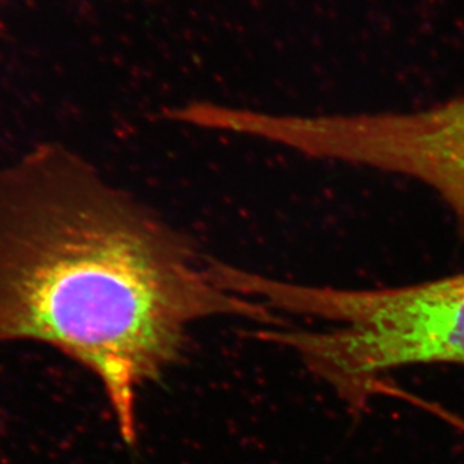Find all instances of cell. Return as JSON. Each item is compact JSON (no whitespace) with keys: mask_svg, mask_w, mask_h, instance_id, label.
<instances>
[{"mask_svg":"<svg viewBox=\"0 0 464 464\" xmlns=\"http://www.w3.org/2000/svg\"><path fill=\"white\" fill-rule=\"evenodd\" d=\"M212 317L276 322L83 155L41 143L0 167V343L47 344L97 377L123 442H137L143 386Z\"/></svg>","mask_w":464,"mask_h":464,"instance_id":"obj_1","label":"cell"},{"mask_svg":"<svg viewBox=\"0 0 464 464\" xmlns=\"http://www.w3.org/2000/svg\"><path fill=\"white\" fill-rule=\"evenodd\" d=\"M223 289L276 311L322 322L256 337L295 352L313 374L353 408H362L391 370L422 363L464 365V274L440 280L352 290L294 285L218 262Z\"/></svg>","mask_w":464,"mask_h":464,"instance_id":"obj_2","label":"cell"}]
</instances>
